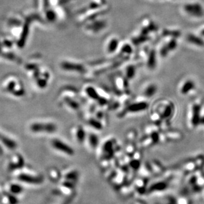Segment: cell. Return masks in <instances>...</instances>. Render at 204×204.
<instances>
[{"instance_id":"obj_1","label":"cell","mask_w":204,"mask_h":204,"mask_svg":"<svg viewBox=\"0 0 204 204\" xmlns=\"http://www.w3.org/2000/svg\"><path fill=\"white\" fill-rule=\"evenodd\" d=\"M52 145L57 150L60 151L63 153H66L68 155L72 156L74 154V151L72 147H70L65 142L58 139H54L52 141Z\"/></svg>"},{"instance_id":"obj_2","label":"cell","mask_w":204,"mask_h":204,"mask_svg":"<svg viewBox=\"0 0 204 204\" xmlns=\"http://www.w3.org/2000/svg\"><path fill=\"white\" fill-rule=\"evenodd\" d=\"M31 129L33 132L52 133L57 130L56 125L52 123H35L31 126Z\"/></svg>"},{"instance_id":"obj_3","label":"cell","mask_w":204,"mask_h":204,"mask_svg":"<svg viewBox=\"0 0 204 204\" xmlns=\"http://www.w3.org/2000/svg\"><path fill=\"white\" fill-rule=\"evenodd\" d=\"M184 10L190 15L200 17L203 15V9L199 4H189L184 6Z\"/></svg>"},{"instance_id":"obj_4","label":"cell","mask_w":204,"mask_h":204,"mask_svg":"<svg viewBox=\"0 0 204 204\" xmlns=\"http://www.w3.org/2000/svg\"><path fill=\"white\" fill-rule=\"evenodd\" d=\"M18 179L22 182L33 184H39L43 182V178L40 176H34L31 175L21 174L18 176Z\"/></svg>"},{"instance_id":"obj_5","label":"cell","mask_w":204,"mask_h":204,"mask_svg":"<svg viewBox=\"0 0 204 204\" xmlns=\"http://www.w3.org/2000/svg\"><path fill=\"white\" fill-rule=\"evenodd\" d=\"M62 68L66 70L76 71V72H82L84 70V67L79 64H74L68 62H64L62 64Z\"/></svg>"},{"instance_id":"obj_6","label":"cell","mask_w":204,"mask_h":204,"mask_svg":"<svg viewBox=\"0 0 204 204\" xmlns=\"http://www.w3.org/2000/svg\"><path fill=\"white\" fill-rule=\"evenodd\" d=\"M192 123L194 126H197L198 124H200V106L198 105H195L192 108Z\"/></svg>"},{"instance_id":"obj_7","label":"cell","mask_w":204,"mask_h":204,"mask_svg":"<svg viewBox=\"0 0 204 204\" xmlns=\"http://www.w3.org/2000/svg\"><path fill=\"white\" fill-rule=\"evenodd\" d=\"M147 107L148 105L145 102H140V103H136L131 105L128 107V110L131 112H136L146 109L147 108Z\"/></svg>"},{"instance_id":"obj_8","label":"cell","mask_w":204,"mask_h":204,"mask_svg":"<svg viewBox=\"0 0 204 204\" xmlns=\"http://www.w3.org/2000/svg\"><path fill=\"white\" fill-rule=\"evenodd\" d=\"M195 87V84L193 81L192 80H188L183 84L182 89H181V93L183 94H186L188 92L191 91L192 90H193Z\"/></svg>"},{"instance_id":"obj_9","label":"cell","mask_w":204,"mask_h":204,"mask_svg":"<svg viewBox=\"0 0 204 204\" xmlns=\"http://www.w3.org/2000/svg\"><path fill=\"white\" fill-rule=\"evenodd\" d=\"M187 40L189 43L197 46H202L204 45V41L201 38L194 35V34H189L187 37Z\"/></svg>"},{"instance_id":"obj_10","label":"cell","mask_w":204,"mask_h":204,"mask_svg":"<svg viewBox=\"0 0 204 204\" xmlns=\"http://www.w3.org/2000/svg\"><path fill=\"white\" fill-rule=\"evenodd\" d=\"M156 90H157L156 86L155 85H154V84H151V85H149L147 87V88H146L144 94L146 96H147V97L150 98V97H152L154 94H155V93L156 92Z\"/></svg>"},{"instance_id":"obj_11","label":"cell","mask_w":204,"mask_h":204,"mask_svg":"<svg viewBox=\"0 0 204 204\" xmlns=\"http://www.w3.org/2000/svg\"><path fill=\"white\" fill-rule=\"evenodd\" d=\"M118 40L116 39H112L110 40L108 46H107V50L109 52H113L116 51L118 46Z\"/></svg>"},{"instance_id":"obj_12","label":"cell","mask_w":204,"mask_h":204,"mask_svg":"<svg viewBox=\"0 0 204 204\" xmlns=\"http://www.w3.org/2000/svg\"><path fill=\"white\" fill-rule=\"evenodd\" d=\"M148 66L151 68H154L156 66V52L154 51H152L150 52L148 60Z\"/></svg>"},{"instance_id":"obj_13","label":"cell","mask_w":204,"mask_h":204,"mask_svg":"<svg viewBox=\"0 0 204 204\" xmlns=\"http://www.w3.org/2000/svg\"><path fill=\"white\" fill-rule=\"evenodd\" d=\"M86 93L87 94L89 95V97L92 98L93 99H97L98 98V93L95 92L94 88H93L92 87H88L86 89Z\"/></svg>"},{"instance_id":"obj_14","label":"cell","mask_w":204,"mask_h":204,"mask_svg":"<svg viewBox=\"0 0 204 204\" xmlns=\"http://www.w3.org/2000/svg\"><path fill=\"white\" fill-rule=\"evenodd\" d=\"M76 137L80 142H82L84 140V138H85V132H84L81 127H79V129H78L76 132Z\"/></svg>"},{"instance_id":"obj_15","label":"cell","mask_w":204,"mask_h":204,"mask_svg":"<svg viewBox=\"0 0 204 204\" xmlns=\"http://www.w3.org/2000/svg\"><path fill=\"white\" fill-rule=\"evenodd\" d=\"M3 142H4V143L5 146H7V147L10 148H15L17 146L16 143L14 141L6 138L3 139Z\"/></svg>"},{"instance_id":"obj_16","label":"cell","mask_w":204,"mask_h":204,"mask_svg":"<svg viewBox=\"0 0 204 204\" xmlns=\"http://www.w3.org/2000/svg\"><path fill=\"white\" fill-rule=\"evenodd\" d=\"M172 112H173V106L170 105V106H168L167 107H166L164 113H163V116H164V118L169 117L172 115Z\"/></svg>"},{"instance_id":"obj_17","label":"cell","mask_w":204,"mask_h":204,"mask_svg":"<svg viewBox=\"0 0 204 204\" xmlns=\"http://www.w3.org/2000/svg\"><path fill=\"white\" fill-rule=\"evenodd\" d=\"M127 76L129 78H132L135 74V68L133 66H130L127 68L126 71Z\"/></svg>"},{"instance_id":"obj_18","label":"cell","mask_w":204,"mask_h":204,"mask_svg":"<svg viewBox=\"0 0 204 204\" xmlns=\"http://www.w3.org/2000/svg\"><path fill=\"white\" fill-rule=\"evenodd\" d=\"M11 192L15 194H19L21 193L23 190V188L21 186L17 184H13L11 186Z\"/></svg>"},{"instance_id":"obj_19","label":"cell","mask_w":204,"mask_h":204,"mask_svg":"<svg viewBox=\"0 0 204 204\" xmlns=\"http://www.w3.org/2000/svg\"><path fill=\"white\" fill-rule=\"evenodd\" d=\"M89 141L90 142V145L93 147H96L98 143V136L95 135H90L89 137Z\"/></svg>"},{"instance_id":"obj_20","label":"cell","mask_w":204,"mask_h":204,"mask_svg":"<svg viewBox=\"0 0 204 204\" xmlns=\"http://www.w3.org/2000/svg\"><path fill=\"white\" fill-rule=\"evenodd\" d=\"M176 46H177V43L175 40H172L171 41L169 42L168 45H167V47L168 48L169 51L174 50Z\"/></svg>"},{"instance_id":"obj_21","label":"cell","mask_w":204,"mask_h":204,"mask_svg":"<svg viewBox=\"0 0 204 204\" xmlns=\"http://www.w3.org/2000/svg\"><path fill=\"white\" fill-rule=\"evenodd\" d=\"M90 124H91V125H92L93 127H94L95 129H101V125L99 123V122L98 121H95L94 120H91V121H90Z\"/></svg>"},{"instance_id":"obj_22","label":"cell","mask_w":204,"mask_h":204,"mask_svg":"<svg viewBox=\"0 0 204 204\" xmlns=\"http://www.w3.org/2000/svg\"><path fill=\"white\" fill-rule=\"evenodd\" d=\"M47 17L49 20H54L55 19V13L52 11H48L47 13Z\"/></svg>"},{"instance_id":"obj_23","label":"cell","mask_w":204,"mask_h":204,"mask_svg":"<svg viewBox=\"0 0 204 204\" xmlns=\"http://www.w3.org/2000/svg\"><path fill=\"white\" fill-rule=\"evenodd\" d=\"M169 50L168 48L167 47V46H165L161 49V51H160V54L162 57H166L167 55L168 54V52Z\"/></svg>"},{"instance_id":"obj_24","label":"cell","mask_w":204,"mask_h":204,"mask_svg":"<svg viewBox=\"0 0 204 204\" xmlns=\"http://www.w3.org/2000/svg\"><path fill=\"white\" fill-rule=\"evenodd\" d=\"M200 123H201V124H203V125H204V117H201V118H200Z\"/></svg>"},{"instance_id":"obj_25","label":"cell","mask_w":204,"mask_h":204,"mask_svg":"<svg viewBox=\"0 0 204 204\" xmlns=\"http://www.w3.org/2000/svg\"><path fill=\"white\" fill-rule=\"evenodd\" d=\"M202 33V35H203V36H204V29H203V30H202V33Z\"/></svg>"}]
</instances>
